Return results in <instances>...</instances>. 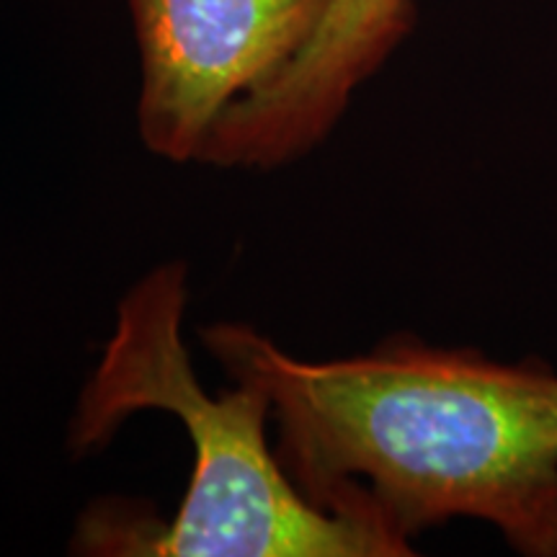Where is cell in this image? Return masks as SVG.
Listing matches in <instances>:
<instances>
[{"label": "cell", "instance_id": "cell-2", "mask_svg": "<svg viewBox=\"0 0 557 557\" xmlns=\"http://www.w3.org/2000/svg\"><path fill=\"white\" fill-rule=\"evenodd\" d=\"M189 278L169 261L132 287L116 329L83 387L67 444L88 455L143 410H163L191 438L189 491L171 521L137 506L99 504L81 519L73 549L120 557H403L408 540L374 513L310 500L267 442L271 403L248 382L209 395L181 336Z\"/></svg>", "mask_w": 557, "mask_h": 557}, {"label": "cell", "instance_id": "cell-4", "mask_svg": "<svg viewBox=\"0 0 557 557\" xmlns=\"http://www.w3.org/2000/svg\"><path fill=\"white\" fill-rule=\"evenodd\" d=\"M416 0H325L302 52L269 86L233 103L201 150L222 169H278L318 148L354 94L416 26Z\"/></svg>", "mask_w": 557, "mask_h": 557}, {"label": "cell", "instance_id": "cell-1", "mask_svg": "<svg viewBox=\"0 0 557 557\" xmlns=\"http://www.w3.org/2000/svg\"><path fill=\"white\" fill-rule=\"evenodd\" d=\"M233 382L267 393L276 455L310 500L413 542L457 519L521 557H557V367L400 333L305 361L240 323L201 331Z\"/></svg>", "mask_w": 557, "mask_h": 557}, {"label": "cell", "instance_id": "cell-3", "mask_svg": "<svg viewBox=\"0 0 557 557\" xmlns=\"http://www.w3.org/2000/svg\"><path fill=\"white\" fill-rule=\"evenodd\" d=\"M323 9L325 0H129L145 148L199 160L220 116L302 52Z\"/></svg>", "mask_w": 557, "mask_h": 557}]
</instances>
